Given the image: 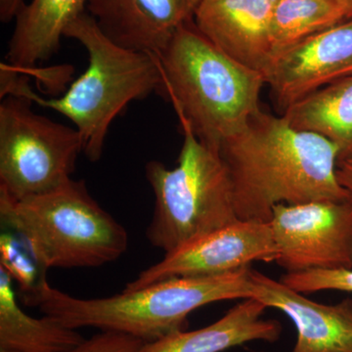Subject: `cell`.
<instances>
[{"mask_svg":"<svg viewBox=\"0 0 352 352\" xmlns=\"http://www.w3.org/2000/svg\"><path fill=\"white\" fill-rule=\"evenodd\" d=\"M241 220L270 222L273 208L351 200L337 177L339 148L327 138L259 110L219 148Z\"/></svg>","mask_w":352,"mask_h":352,"instance_id":"1","label":"cell"},{"mask_svg":"<svg viewBox=\"0 0 352 352\" xmlns=\"http://www.w3.org/2000/svg\"><path fill=\"white\" fill-rule=\"evenodd\" d=\"M65 38L76 39L87 50L88 66L63 96L43 98L7 65H1V96L19 95L65 116L82 136L83 154L95 163L103 154L113 120L131 102L159 92V61L157 55L113 43L87 11L69 25Z\"/></svg>","mask_w":352,"mask_h":352,"instance_id":"2","label":"cell"},{"mask_svg":"<svg viewBox=\"0 0 352 352\" xmlns=\"http://www.w3.org/2000/svg\"><path fill=\"white\" fill-rule=\"evenodd\" d=\"M161 87L179 120L196 138L219 150L261 110L263 74L208 41L193 20L182 25L159 55Z\"/></svg>","mask_w":352,"mask_h":352,"instance_id":"3","label":"cell"},{"mask_svg":"<svg viewBox=\"0 0 352 352\" xmlns=\"http://www.w3.org/2000/svg\"><path fill=\"white\" fill-rule=\"evenodd\" d=\"M252 268L212 276L173 277L119 295L78 298L44 282L28 303L62 325L126 333L145 344L184 330L189 314L222 300L252 298Z\"/></svg>","mask_w":352,"mask_h":352,"instance_id":"4","label":"cell"},{"mask_svg":"<svg viewBox=\"0 0 352 352\" xmlns=\"http://www.w3.org/2000/svg\"><path fill=\"white\" fill-rule=\"evenodd\" d=\"M2 224L18 234L44 270L99 267L120 258L129 235L90 195L83 180L14 200L0 191Z\"/></svg>","mask_w":352,"mask_h":352,"instance_id":"5","label":"cell"},{"mask_svg":"<svg viewBox=\"0 0 352 352\" xmlns=\"http://www.w3.org/2000/svg\"><path fill=\"white\" fill-rule=\"evenodd\" d=\"M183 144L177 164L150 161L145 176L155 196L146 236L166 254L189 241L237 221L232 182L219 150L180 126Z\"/></svg>","mask_w":352,"mask_h":352,"instance_id":"6","label":"cell"},{"mask_svg":"<svg viewBox=\"0 0 352 352\" xmlns=\"http://www.w3.org/2000/svg\"><path fill=\"white\" fill-rule=\"evenodd\" d=\"M32 104L14 94L0 103V191L17 201L69 182L83 153L78 129L34 113Z\"/></svg>","mask_w":352,"mask_h":352,"instance_id":"7","label":"cell"},{"mask_svg":"<svg viewBox=\"0 0 352 352\" xmlns=\"http://www.w3.org/2000/svg\"><path fill=\"white\" fill-rule=\"evenodd\" d=\"M270 223L287 273L352 270V199L280 204Z\"/></svg>","mask_w":352,"mask_h":352,"instance_id":"8","label":"cell"},{"mask_svg":"<svg viewBox=\"0 0 352 352\" xmlns=\"http://www.w3.org/2000/svg\"><path fill=\"white\" fill-rule=\"evenodd\" d=\"M277 245L270 222L241 220L189 241L126 284L132 291L173 277L212 276L272 263Z\"/></svg>","mask_w":352,"mask_h":352,"instance_id":"9","label":"cell"},{"mask_svg":"<svg viewBox=\"0 0 352 352\" xmlns=\"http://www.w3.org/2000/svg\"><path fill=\"white\" fill-rule=\"evenodd\" d=\"M352 75V19L309 36L271 58L265 85L282 113L319 88Z\"/></svg>","mask_w":352,"mask_h":352,"instance_id":"10","label":"cell"},{"mask_svg":"<svg viewBox=\"0 0 352 352\" xmlns=\"http://www.w3.org/2000/svg\"><path fill=\"white\" fill-rule=\"evenodd\" d=\"M199 0H88L87 11L113 43L159 55Z\"/></svg>","mask_w":352,"mask_h":352,"instance_id":"11","label":"cell"},{"mask_svg":"<svg viewBox=\"0 0 352 352\" xmlns=\"http://www.w3.org/2000/svg\"><path fill=\"white\" fill-rule=\"evenodd\" d=\"M275 0H199L193 23L217 47L263 74L271 58Z\"/></svg>","mask_w":352,"mask_h":352,"instance_id":"12","label":"cell"},{"mask_svg":"<svg viewBox=\"0 0 352 352\" xmlns=\"http://www.w3.org/2000/svg\"><path fill=\"white\" fill-rule=\"evenodd\" d=\"M252 298L277 308L291 319L298 332L292 352H352V300L323 305L252 270Z\"/></svg>","mask_w":352,"mask_h":352,"instance_id":"13","label":"cell"},{"mask_svg":"<svg viewBox=\"0 0 352 352\" xmlns=\"http://www.w3.org/2000/svg\"><path fill=\"white\" fill-rule=\"evenodd\" d=\"M266 308L256 298H245L210 326L171 333L143 344L138 352H222L252 340L276 342L282 327L261 318Z\"/></svg>","mask_w":352,"mask_h":352,"instance_id":"14","label":"cell"},{"mask_svg":"<svg viewBox=\"0 0 352 352\" xmlns=\"http://www.w3.org/2000/svg\"><path fill=\"white\" fill-rule=\"evenodd\" d=\"M88 0H32L16 16L7 61L14 69L32 68L54 56L69 25L87 11Z\"/></svg>","mask_w":352,"mask_h":352,"instance_id":"15","label":"cell"},{"mask_svg":"<svg viewBox=\"0 0 352 352\" xmlns=\"http://www.w3.org/2000/svg\"><path fill=\"white\" fill-rule=\"evenodd\" d=\"M13 279L0 266V349L21 352H68L85 338L50 316L34 318L20 307Z\"/></svg>","mask_w":352,"mask_h":352,"instance_id":"16","label":"cell"},{"mask_svg":"<svg viewBox=\"0 0 352 352\" xmlns=\"http://www.w3.org/2000/svg\"><path fill=\"white\" fill-rule=\"evenodd\" d=\"M282 116L296 129L319 134L337 146L339 163L352 157V75L307 95Z\"/></svg>","mask_w":352,"mask_h":352,"instance_id":"17","label":"cell"},{"mask_svg":"<svg viewBox=\"0 0 352 352\" xmlns=\"http://www.w3.org/2000/svg\"><path fill=\"white\" fill-rule=\"evenodd\" d=\"M344 20V11L333 0H275L270 24L271 58Z\"/></svg>","mask_w":352,"mask_h":352,"instance_id":"18","label":"cell"},{"mask_svg":"<svg viewBox=\"0 0 352 352\" xmlns=\"http://www.w3.org/2000/svg\"><path fill=\"white\" fill-rule=\"evenodd\" d=\"M0 266L19 285L25 305L47 281L46 271L39 265L22 238L11 230L0 236Z\"/></svg>","mask_w":352,"mask_h":352,"instance_id":"19","label":"cell"},{"mask_svg":"<svg viewBox=\"0 0 352 352\" xmlns=\"http://www.w3.org/2000/svg\"><path fill=\"white\" fill-rule=\"evenodd\" d=\"M280 281L302 294L320 291L352 293V270H312L287 273Z\"/></svg>","mask_w":352,"mask_h":352,"instance_id":"20","label":"cell"},{"mask_svg":"<svg viewBox=\"0 0 352 352\" xmlns=\"http://www.w3.org/2000/svg\"><path fill=\"white\" fill-rule=\"evenodd\" d=\"M144 344L126 333L101 331L68 352H138Z\"/></svg>","mask_w":352,"mask_h":352,"instance_id":"21","label":"cell"},{"mask_svg":"<svg viewBox=\"0 0 352 352\" xmlns=\"http://www.w3.org/2000/svg\"><path fill=\"white\" fill-rule=\"evenodd\" d=\"M24 0H0V20L8 23L15 19L25 6Z\"/></svg>","mask_w":352,"mask_h":352,"instance_id":"22","label":"cell"},{"mask_svg":"<svg viewBox=\"0 0 352 352\" xmlns=\"http://www.w3.org/2000/svg\"><path fill=\"white\" fill-rule=\"evenodd\" d=\"M337 177L340 185L352 193V157L338 164Z\"/></svg>","mask_w":352,"mask_h":352,"instance_id":"23","label":"cell"},{"mask_svg":"<svg viewBox=\"0 0 352 352\" xmlns=\"http://www.w3.org/2000/svg\"><path fill=\"white\" fill-rule=\"evenodd\" d=\"M344 11L346 19H352V0H333Z\"/></svg>","mask_w":352,"mask_h":352,"instance_id":"24","label":"cell"},{"mask_svg":"<svg viewBox=\"0 0 352 352\" xmlns=\"http://www.w3.org/2000/svg\"><path fill=\"white\" fill-rule=\"evenodd\" d=\"M0 352H21V351H10V349H0Z\"/></svg>","mask_w":352,"mask_h":352,"instance_id":"25","label":"cell"}]
</instances>
